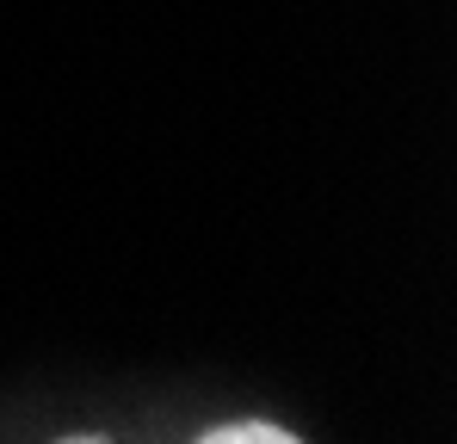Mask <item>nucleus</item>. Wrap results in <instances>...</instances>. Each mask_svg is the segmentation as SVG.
<instances>
[{"mask_svg": "<svg viewBox=\"0 0 457 444\" xmlns=\"http://www.w3.org/2000/svg\"><path fill=\"white\" fill-rule=\"evenodd\" d=\"M204 439L211 444H291V432H278V426H217Z\"/></svg>", "mask_w": 457, "mask_h": 444, "instance_id": "1", "label": "nucleus"}]
</instances>
